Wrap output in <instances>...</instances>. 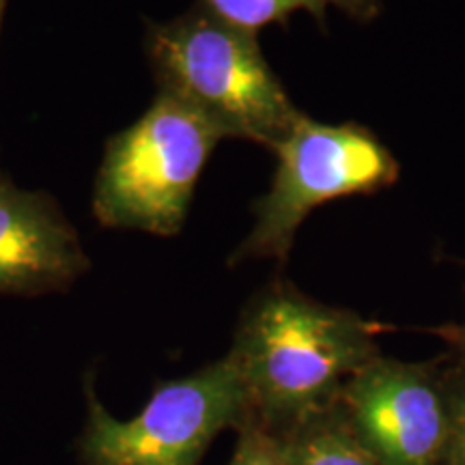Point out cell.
<instances>
[{
    "instance_id": "cell-5",
    "label": "cell",
    "mask_w": 465,
    "mask_h": 465,
    "mask_svg": "<svg viewBox=\"0 0 465 465\" xmlns=\"http://www.w3.org/2000/svg\"><path fill=\"white\" fill-rule=\"evenodd\" d=\"M254 420L248 388L229 353L182 380L166 381L130 420H119L89 386L83 465H199L224 429Z\"/></svg>"
},
{
    "instance_id": "cell-3",
    "label": "cell",
    "mask_w": 465,
    "mask_h": 465,
    "mask_svg": "<svg viewBox=\"0 0 465 465\" xmlns=\"http://www.w3.org/2000/svg\"><path fill=\"white\" fill-rule=\"evenodd\" d=\"M223 138L199 110L162 91L136 124L108 143L93 199L97 220L114 229L177 235Z\"/></svg>"
},
{
    "instance_id": "cell-1",
    "label": "cell",
    "mask_w": 465,
    "mask_h": 465,
    "mask_svg": "<svg viewBox=\"0 0 465 465\" xmlns=\"http://www.w3.org/2000/svg\"><path fill=\"white\" fill-rule=\"evenodd\" d=\"M377 325L274 282L243 311L229 356L246 383L254 418L274 431L330 405L380 356Z\"/></svg>"
},
{
    "instance_id": "cell-9",
    "label": "cell",
    "mask_w": 465,
    "mask_h": 465,
    "mask_svg": "<svg viewBox=\"0 0 465 465\" xmlns=\"http://www.w3.org/2000/svg\"><path fill=\"white\" fill-rule=\"evenodd\" d=\"M205 5L220 20L254 35L270 25H284L300 11L311 14L319 25H325L330 7L358 22H371L381 14V0H205Z\"/></svg>"
},
{
    "instance_id": "cell-2",
    "label": "cell",
    "mask_w": 465,
    "mask_h": 465,
    "mask_svg": "<svg viewBox=\"0 0 465 465\" xmlns=\"http://www.w3.org/2000/svg\"><path fill=\"white\" fill-rule=\"evenodd\" d=\"M149 54L162 91L199 110L224 138H243L274 151L304 114L267 65L257 35L209 9L155 26Z\"/></svg>"
},
{
    "instance_id": "cell-8",
    "label": "cell",
    "mask_w": 465,
    "mask_h": 465,
    "mask_svg": "<svg viewBox=\"0 0 465 465\" xmlns=\"http://www.w3.org/2000/svg\"><path fill=\"white\" fill-rule=\"evenodd\" d=\"M278 433L289 465H377L336 401Z\"/></svg>"
},
{
    "instance_id": "cell-6",
    "label": "cell",
    "mask_w": 465,
    "mask_h": 465,
    "mask_svg": "<svg viewBox=\"0 0 465 465\" xmlns=\"http://www.w3.org/2000/svg\"><path fill=\"white\" fill-rule=\"evenodd\" d=\"M377 465H446L452 407L446 371L377 356L334 399Z\"/></svg>"
},
{
    "instance_id": "cell-7",
    "label": "cell",
    "mask_w": 465,
    "mask_h": 465,
    "mask_svg": "<svg viewBox=\"0 0 465 465\" xmlns=\"http://www.w3.org/2000/svg\"><path fill=\"white\" fill-rule=\"evenodd\" d=\"M86 267L78 235L54 203L0 185V295L63 289Z\"/></svg>"
},
{
    "instance_id": "cell-10",
    "label": "cell",
    "mask_w": 465,
    "mask_h": 465,
    "mask_svg": "<svg viewBox=\"0 0 465 465\" xmlns=\"http://www.w3.org/2000/svg\"><path fill=\"white\" fill-rule=\"evenodd\" d=\"M231 465H289L281 433L257 418L243 424Z\"/></svg>"
},
{
    "instance_id": "cell-12",
    "label": "cell",
    "mask_w": 465,
    "mask_h": 465,
    "mask_svg": "<svg viewBox=\"0 0 465 465\" xmlns=\"http://www.w3.org/2000/svg\"><path fill=\"white\" fill-rule=\"evenodd\" d=\"M435 334H440L441 339L449 341L452 347H457L461 351V356H465V323L461 325H444V328L435 330Z\"/></svg>"
},
{
    "instance_id": "cell-4",
    "label": "cell",
    "mask_w": 465,
    "mask_h": 465,
    "mask_svg": "<svg viewBox=\"0 0 465 465\" xmlns=\"http://www.w3.org/2000/svg\"><path fill=\"white\" fill-rule=\"evenodd\" d=\"M274 153L272 185L254 203V226L232 261H284L308 213L345 196L391 188L401 174L397 158L371 130L356 124H319L306 114Z\"/></svg>"
},
{
    "instance_id": "cell-11",
    "label": "cell",
    "mask_w": 465,
    "mask_h": 465,
    "mask_svg": "<svg viewBox=\"0 0 465 465\" xmlns=\"http://www.w3.org/2000/svg\"><path fill=\"white\" fill-rule=\"evenodd\" d=\"M452 407V438L446 465H465V356L455 369L446 371Z\"/></svg>"
}]
</instances>
